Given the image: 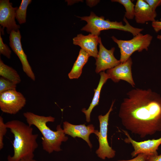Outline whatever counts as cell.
<instances>
[{
  "label": "cell",
  "mask_w": 161,
  "mask_h": 161,
  "mask_svg": "<svg viewBox=\"0 0 161 161\" xmlns=\"http://www.w3.org/2000/svg\"><path fill=\"white\" fill-rule=\"evenodd\" d=\"M120 107L122 125L143 138L161 131V97L150 89H132L127 93Z\"/></svg>",
  "instance_id": "cell-1"
},
{
  "label": "cell",
  "mask_w": 161,
  "mask_h": 161,
  "mask_svg": "<svg viewBox=\"0 0 161 161\" xmlns=\"http://www.w3.org/2000/svg\"><path fill=\"white\" fill-rule=\"evenodd\" d=\"M5 123L14 136L13 155H9L7 161H20L26 158H34V153L38 146L37 142L38 134H34L32 127L21 121L13 120Z\"/></svg>",
  "instance_id": "cell-2"
},
{
  "label": "cell",
  "mask_w": 161,
  "mask_h": 161,
  "mask_svg": "<svg viewBox=\"0 0 161 161\" xmlns=\"http://www.w3.org/2000/svg\"><path fill=\"white\" fill-rule=\"evenodd\" d=\"M29 126H35L40 131L43 137L41 144L43 150L49 154L53 151H61L60 146L62 143L68 139L63 129L60 125L56 127L55 131L52 130L47 125L48 122H53L55 118L52 116H45L27 112L23 113Z\"/></svg>",
  "instance_id": "cell-3"
},
{
  "label": "cell",
  "mask_w": 161,
  "mask_h": 161,
  "mask_svg": "<svg viewBox=\"0 0 161 161\" xmlns=\"http://www.w3.org/2000/svg\"><path fill=\"white\" fill-rule=\"evenodd\" d=\"M78 17L80 18L81 20L86 21L87 23L81 29V30L97 36L100 35L102 30L114 29L129 32L134 36L140 33L143 30L132 26L124 17L123 19L125 23V25L123 24L122 22L112 21L108 19L105 20L104 16L99 17L92 12L89 16Z\"/></svg>",
  "instance_id": "cell-4"
},
{
  "label": "cell",
  "mask_w": 161,
  "mask_h": 161,
  "mask_svg": "<svg viewBox=\"0 0 161 161\" xmlns=\"http://www.w3.org/2000/svg\"><path fill=\"white\" fill-rule=\"evenodd\" d=\"M112 38L120 49V56L119 60L123 63L127 60L136 51L141 52L144 49L148 51L153 37L149 34L143 35L140 33L128 40H119L114 36Z\"/></svg>",
  "instance_id": "cell-5"
},
{
  "label": "cell",
  "mask_w": 161,
  "mask_h": 161,
  "mask_svg": "<svg viewBox=\"0 0 161 161\" xmlns=\"http://www.w3.org/2000/svg\"><path fill=\"white\" fill-rule=\"evenodd\" d=\"M114 102V100L112 102L109 110L105 115L98 116L100 131H99L96 130L94 133L98 137L99 143V147L96 151V153L99 158L103 160L106 158H112L115 155V151L109 146L107 140L109 116L110 112L113 110Z\"/></svg>",
  "instance_id": "cell-6"
},
{
  "label": "cell",
  "mask_w": 161,
  "mask_h": 161,
  "mask_svg": "<svg viewBox=\"0 0 161 161\" xmlns=\"http://www.w3.org/2000/svg\"><path fill=\"white\" fill-rule=\"evenodd\" d=\"M26 100L16 89L7 91L0 94V108L4 113L15 114L25 105Z\"/></svg>",
  "instance_id": "cell-7"
},
{
  "label": "cell",
  "mask_w": 161,
  "mask_h": 161,
  "mask_svg": "<svg viewBox=\"0 0 161 161\" xmlns=\"http://www.w3.org/2000/svg\"><path fill=\"white\" fill-rule=\"evenodd\" d=\"M12 5L9 0H0V32L3 35L5 28L9 34L13 30L16 31L20 28L15 21L16 12L18 7H13Z\"/></svg>",
  "instance_id": "cell-8"
},
{
  "label": "cell",
  "mask_w": 161,
  "mask_h": 161,
  "mask_svg": "<svg viewBox=\"0 0 161 161\" xmlns=\"http://www.w3.org/2000/svg\"><path fill=\"white\" fill-rule=\"evenodd\" d=\"M122 131L127 137L124 140V141L126 143L131 144L134 148V151L131 153L132 157H135L140 153L144 154L147 156L158 155L157 151L161 144V137L157 139L137 142L131 138L127 131L123 130Z\"/></svg>",
  "instance_id": "cell-9"
},
{
  "label": "cell",
  "mask_w": 161,
  "mask_h": 161,
  "mask_svg": "<svg viewBox=\"0 0 161 161\" xmlns=\"http://www.w3.org/2000/svg\"><path fill=\"white\" fill-rule=\"evenodd\" d=\"M21 35L19 30H13L10 34L9 45L12 50L18 57L21 63L23 71L33 81L35 77L22 47Z\"/></svg>",
  "instance_id": "cell-10"
},
{
  "label": "cell",
  "mask_w": 161,
  "mask_h": 161,
  "mask_svg": "<svg viewBox=\"0 0 161 161\" xmlns=\"http://www.w3.org/2000/svg\"><path fill=\"white\" fill-rule=\"evenodd\" d=\"M99 44V50L95 63V72L97 73L112 68L121 63L114 56V47L109 50L106 49L103 45L101 38Z\"/></svg>",
  "instance_id": "cell-11"
},
{
  "label": "cell",
  "mask_w": 161,
  "mask_h": 161,
  "mask_svg": "<svg viewBox=\"0 0 161 161\" xmlns=\"http://www.w3.org/2000/svg\"><path fill=\"white\" fill-rule=\"evenodd\" d=\"M132 61L129 58L126 62L121 63L116 66L107 70L106 73L109 79L114 83H118L120 80L126 81L133 87L135 83L133 79L131 72Z\"/></svg>",
  "instance_id": "cell-12"
},
{
  "label": "cell",
  "mask_w": 161,
  "mask_h": 161,
  "mask_svg": "<svg viewBox=\"0 0 161 161\" xmlns=\"http://www.w3.org/2000/svg\"><path fill=\"white\" fill-rule=\"evenodd\" d=\"M63 130L65 134L70 136L73 138L78 137L85 141L90 148H92V145L89 140L90 135L95 133V130L92 124L86 126L85 124L74 125L67 121L63 122Z\"/></svg>",
  "instance_id": "cell-13"
},
{
  "label": "cell",
  "mask_w": 161,
  "mask_h": 161,
  "mask_svg": "<svg viewBox=\"0 0 161 161\" xmlns=\"http://www.w3.org/2000/svg\"><path fill=\"white\" fill-rule=\"evenodd\" d=\"M100 37L89 34L85 35L81 34H78L73 39V44L79 46L81 49L87 53L90 56L96 58L98 51L97 46Z\"/></svg>",
  "instance_id": "cell-14"
},
{
  "label": "cell",
  "mask_w": 161,
  "mask_h": 161,
  "mask_svg": "<svg viewBox=\"0 0 161 161\" xmlns=\"http://www.w3.org/2000/svg\"><path fill=\"white\" fill-rule=\"evenodd\" d=\"M156 11L153 10L148 4L143 0H137L135 6L134 17L136 22L144 24L148 21H155Z\"/></svg>",
  "instance_id": "cell-15"
},
{
  "label": "cell",
  "mask_w": 161,
  "mask_h": 161,
  "mask_svg": "<svg viewBox=\"0 0 161 161\" xmlns=\"http://www.w3.org/2000/svg\"><path fill=\"white\" fill-rule=\"evenodd\" d=\"M100 78L97 88L94 89V94L90 104L87 109L85 108L82 109V112L86 115V120L89 123L90 121V114L93 108L98 104L101 90L103 85L106 83L107 80L109 79L107 74L104 71L100 73Z\"/></svg>",
  "instance_id": "cell-16"
},
{
  "label": "cell",
  "mask_w": 161,
  "mask_h": 161,
  "mask_svg": "<svg viewBox=\"0 0 161 161\" xmlns=\"http://www.w3.org/2000/svg\"><path fill=\"white\" fill-rule=\"evenodd\" d=\"M89 57L87 53L82 49H80L77 59L68 74L70 79H78L80 76L83 68L87 62Z\"/></svg>",
  "instance_id": "cell-17"
},
{
  "label": "cell",
  "mask_w": 161,
  "mask_h": 161,
  "mask_svg": "<svg viewBox=\"0 0 161 161\" xmlns=\"http://www.w3.org/2000/svg\"><path fill=\"white\" fill-rule=\"evenodd\" d=\"M0 75L16 84L20 83L21 79L17 71L11 66L5 64L0 59Z\"/></svg>",
  "instance_id": "cell-18"
},
{
  "label": "cell",
  "mask_w": 161,
  "mask_h": 161,
  "mask_svg": "<svg viewBox=\"0 0 161 161\" xmlns=\"http://www.w3.org/2000/svg\"><path fill=\"white\" fill-rule=\"evenodd\" d=\"M31 0H22L21 4L16 12V18L21 24L26 22L27 10L28 5Z\"/></svg>",
  "instance_id": "cell-19"
},
{
  "label": "cell",
  "mask_w": 161,
  "mask_h": 161,
  "mask_svg": "<svg viewBox=\"0 0 161 161\" xmlns=\"http://www.w3.org/2000/svg\"><path fill=\"white\" fill-rule=\"evenodd\" d=\"M112 2H117L122 4L124 7L126 12L124 17L129 19L134 17V4L130 0H113Z\"/></svg>",
  "instance_id": "cell-20"
},
{
  "label": "cell",
  "mask_w": 161,
  "mask_h": 161,
  "mask_svg": "<svg viewBox=\"0 0 161 161\" xmlns=\"http://www.w3.org/2000/svg\"><path fill=\"white\" fill-rule=\"evenodd\" d=\"M16 84L2 77L0 78V94L11 90L16 89Z\"/></svg>",
  "instance_id": "cell-21"
},
{
  "label": "cell",
  "mask_w": 161,
  "mask_h": 161,
  "mask_svg": "<svg viewBox=\"0 0 161 161\" xmlns=\"http://www.w3.org/2000/svg\"><path fill=\"white\" fill-rule=\"evenodd\" d=\"M7 128L6 123L4 122V119L1 116H0V150L4 147V138L6 134Z\"/></svg>",
  "instance_id": "cell-22"
},
{
  "label": "cell",
  "mask_w": 161,
  "mask_h": 161,
  "mask_svg": "<svg viewBox=\"0 0 161 161\" xmlns=\"http://www.w3.org/2000/svg\"><path fill=\"white\" fill-rule=\"evenodd\" d=\"M0 53L5 56L8 59L11 57V51L9 47L4 43L0 32Z\"/></svg>",
  "instance_id": "cell-23"
},
{
  "label": "cell",
  "mask_w": 161,
  "mask_h": 161,
  "mask_svg": "<svg viewBox=\"0 0 161 161\" xmlns=\"http://www.w3.org/2000/svg\"><path fill=\"white\" fill-rule=\"evenodd\" d=\"M154 11H155L156 8L161 5V0H144Z\"/></svg>",
  "instance_id": "cell-24"
},
{
  "label": "cell",
  "mask_w": 161,
  "mask_h": 161,
  "mask_svg": "<svg viewBox=\"0 0 161 161\" xmlns=\"http://www.w3.org/2000/svg\"><path fill=\"white\" fill-rule=\"evenodd\" d=\"M147 156L144 154L140 153L132 159L129 160H119L117 161H145Z\"/></svg>",
  "instance_id": "cell-25"
},
{
  "label": "cell",
  "mask_w": 161,
  "mask_h": 161,
  "mask_svg": "<svg viewBox=\"0 0 161 161\" xmlns=\"http://www.w3.org/2000/svg\"><path fill=\"white\" fill-rule=\"evenodd\" d=\"M152 26L156 32L161 30V21H155L152 23Z\"/></svg>",
  "instance_id": "cell-26"
},
{
  "label": "cell",
  "mask_w": 161,
  "mask_h": 161,
  "mask_svg": "<svg viewBox=\"0 0 161 161\" xmlns=\"http://www.w3.org/2000/svg\"><path fill=\"white\" fill-rule=\"evenodd\" d=\"M145 161H161V154L151 156H147Z\"/></svg>",
  "instance_id": "cell-27"
},
{
  "label": "cell",
  "mask_w": 161,
  "mask_h": 161,
  "mask_svg": "<svg viewBox=\"0 0 161 161\" xmlns=\"http://www.w3.org/2000/svg\"><path fill=\"white\" fill-rule=\"evenodd\" d=\"M88 5L91 7L95 5L99 1H86Z\"/></svg>",
  "instance_id": "cell-28"
},
{
  "label": "cell",
  "mask_w": 161,
  "mask_h": 161,
  "mask_svg": "<svg viewBox=\"0 0 161 161\" xmlns=\"http://www.w3.org/2000/svg\"><path fill=\"white\" fill-rule=\"evenodd\" d=\"M20 161H37L34 158H26L21 159Z\"/></svg>",
  "instance_id": "cell-29"
},
{
  "label": "cell",
  "mask_w": 161,
  "mask_h": 161,
  "mask_svg": "<svg viewBox=\"0 0 161 161\" xmlns=\"http://www.w3.org/2000/svg\"><path fill=\"white\" fill-rule=\"evenodd\" d=\"M157 38L159 40H161V35H158L157 36Z\"/></svg>",
  "instance_id": "cell-30"
},
{
  "label": "cell",
  "mask_w": 161,
  "mask_h": 161,
  "mask_svg": "<svg viewBox=\"0 0 161 161\" xmlns=\"http://www.w3.org/2000/svg\"><path fill=\"white\" fill-rule=\"evenodd\" d=\"M160 20H161V19H160Z\"/></svg>",
  "instance_id": "cell-31"
}]
</instances>
